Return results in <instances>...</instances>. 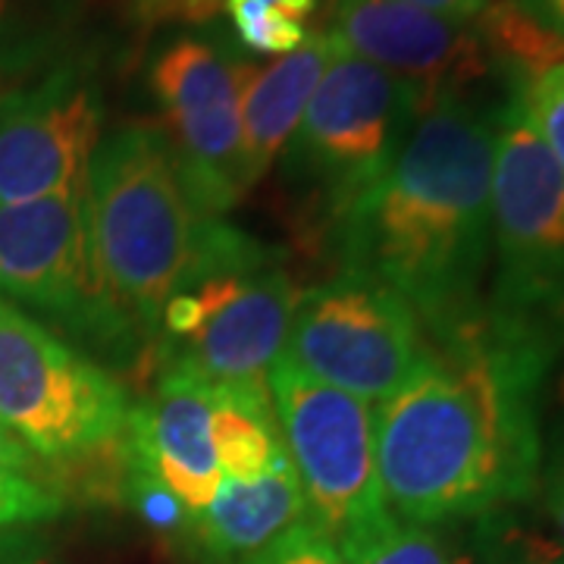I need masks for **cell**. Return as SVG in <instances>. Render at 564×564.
<instances>
[{
    "label": "cell",
    "mask_w": 564,
    "mask_h": 564,
    "mask_svg": "<svg viewBox=\"0 0 564 564\" xmlns=\"http://www.w3.org/2000/svg\"><path fill=\"white\" fill-rule=\"evenodd\" d=\"M564 343L477 317L430 339L417 373L373 408L389 514L411 527L467 524L527 505L540 477V392Z\"/></svg>",
    "instance_id": "6da1fadb"
},
{
    "label": "cell",
    "mask_w": 564,
    "mask_h": 564,
    "mask_svg": "<svg viewBox=\"0 0 564 564\" xmlns=\"http://www.w3.org/2000/svg\"><path fill=\"white\" fill-rule=\"evenodd\" d=\"M496 110L436 95L389 173L329 226L339 273L383 282L421 317L430 339L484 314L492 251Z\"/></svg>",
    "instance_id": "7a4b0ae2"
},
{
    "label": "cell",
    "mask_w": 564,
    "mask_h": 564,
    "mask_svg": "<svg viewBox=\"0 0 564 564\" xmlns=\"http://www.w3.org/2000/svg\"><path fill=\"white\" fill-rule=\"evenodd\" d=\"M88 217L107 289L154 358L163 304L180 289L204 223L161 129L129 122L101 139L88 163Z\"/></svg>",
    "instance_id": "3957f363"
},
{
    "label": "cell",
    "mask_w": 564,
    "mask_h": 564,
    "mask_svg": "<svg viewBox=\"0 0 564 564\" xmlns=\"http://www.w3.org/2000/svg\"><path fill=\"white\" fill-rule=\"evenodd\" d=\"M299 299L276 248L204 217L188 270L163 304L151 377L161 364H182L210 386L267 383Z\"/></svg>",
    "instance_id": "277c9868"
},
{
    "label": "cell",
    "mask_w": 564,
    "mask_h": 564,
    "mask_svg": "<svg viewBox=\"0 0 564 564\" xmlns=\"http://www.w3.org/2000/svg\"><path fill=\"white\" fill-rule=\"evenodd\" d=\"M0 299L25 304L113 364H144L151 373V345L113 302L98 263L88 182L39 202L0 204Z\"/></svg>",
    "instance_id": "5b68a950"
},
{
    "label": "cell",
    "mask_w": 564,
    "mask_h": 564,
    "mask_svg": "<svg viewBox=\"0 0 564 564\" xmlns=\"http://www.w3.org/2000/svg\"><path fill=\"white\" fill-rule=\"evenodd\" d=\"M489 214L496 282L486 314L564 339V173L514 85L496 110Z\"/></svg>",
    "instance_id": "8992f818"
},
{
    "label": "cell",
    "mask_w": 564,
    "mask_h": 564,
    "mask_svg": "<svg viewBox=\"0 0 564 564\" xmlns=\"http://www.w3.org/2000/svg\"><path fill=\"white\" fill-rule=\"evenodd\" d=\"M129 404L91 355L0 299V426L54 474L117 443Z\"/></svg>",
    "instance_id": "52a82bcc"
},
{
    "label": "cell",
    "mask_w": 564,
    "mask_h": 564,
    "mask_svg": "<svg viewBox=\"0 0 564 564\" xmlns=\"http://www.w3.org/2000/svg\"><path fill=\"white\" fill-rule=\"evenodd\" d=\"M421 101L411 82L336 51L285 158L289 176L307 185L329 226L389 173Z\"/></svg>",
    "instance_id": "ba28073f"
},
{
    "label": "cell",
    "mask_w": 564,
    "mask_h": 564,
    "mask_svg": "<svg viewBox=\"0 0 564 564\" xmlns=\"http://www.w3.org/2000/svg\"><path fill=\"white\" fill-rule=\"evenodd\" d=\"M307 524L343 549L389 518L377 470L373 404L276 358L267 373Z\"/></svg>",
    "instance_id": "9c48e42d"
},
{
    "label": "cell",
    "mask_w": 564,
    "mask_h": 564,
    "mask_svg": "<svg viewBox=\"0 0 564 564\" xmlns=\"http://www.w3.org/2000/svg\"><path fill=\"white\" fill-rule=\"evenodd\" d=\"M430 355L421 317L383 282L358 273L302 289L280 358L321 383L383 404Z\"/></svg>",
    "instance_id": "30bf717a"
},
{
    "label": "cell",
    "mask_w": 564,
    "mask_h": 564,
    "mask_svg": "<svg viewBox=\"0 0 564 564\" xmlns=\"http://www.w3.org/2000/svg\"><path fill=\"white\" fill-rule=\"evenodd\" d=\"M242 66L220 44L182 35L151 63L163 139L182 188L202 217H223L251 192L242 158Z\"/></svg>",
    "instance_id": "8fae6325"
},
{
    "label": "cell",
    "mask_w": 564,
    "mask_h": 564,
    "mask_svg": "<svg viewBox=\"0 0 564 564\" xmlns=\"http://www.w3.org/2000/svg\"><path fill=\"white\" fill-rule=\"evenodd\" d=\"M98 88L79 66H57L0 98V204L73 192L101 144Z\"/></svg>",
    "instance_id": "7c38bea8"
},
{
    "label": "cell",
    "mask_w": 564,
    "mask_h": 564,
    "mask_svg": "<svg viewBox=\"0 0 564 564\" xmlns=\"http://www.w3.org/2000/svg\"><path fill=\"white\" fill-rule=\"evenodd\" d=\"M329 35L345 54L411 82L421 104L436 95H467L499 73L474 22L402 0H336Z\"/></svg>",
    "instance_id": "4fadbf2b"
},
{
    "label": "cell",
    "mask_w": 564,
    "mask_h": 564,
    "mask_svg": "<svg viewBox=\"0 0 564 564\" xmlns=\"http://www.w3.org/2000/svg\"><path fill=\"white\" fill-rule=\"evenodd\" d=\"M122 448L195 521L223 484L210 443V383L182 364H161L151 395L129 404Z\"/></svg>",
    "instance_id": "5bb4252c"
},
{
    "label": "cell",
    "mask_w": 564,
    "mask_h": 564,
    "mask_svg": "<svg viewBox=\"0 0 564 564\" xmlns=\"http://www.w3.org/2000/svg\"><path fill=\"white\" fill-rule=\"evenodd\" d=\"M339 44L329 32H311L299 51L267 66H242V158L248 185L254 188L295 135L323 69Z\"/></svg>",
    "instance_id": "9a60e30c"
},
{
    "label": "cell",
    "mask_w": 564,
    "mask_h": 564,
    "mask_svg": "<svg viewBox=\"0 0 564 564\" xmlns=\"http://www.w3.org/2000/svg\"><path fill=\"white\" fill-rule=\"evenodd\" d=\"M304 521L302 489L285 464L258 480H223L185 536L210 564H251Z\"/></svg>",
    "instance_id": "2e32d148"
},
{
    "label": "cell",
    "mask_w": 564,
    "mask_h": 564,
    "mask_svg": "<svg viewBox=\"0 0 564 564\" xmlns=\"http://www.w3.org/2000/svg\"><path fill=\"white\" fill-rule=\"evenodd\" d=\"M210 443L223 480L245 484L289 464L267 383L210 386Z\"/></svg>",
    "instance_id": "e0dca14e"
},
{
    "label": "cell",
    "mask_w": 564,
    "mask_h": 564,
    "mask_svg": "<svg viewBox=\"0 0 564 564\" xmlns=\"http://www.w3.org/2000/svg\"><path fill=\"white\" fill-rule=\"evenodd\" d=\"M484 47L508 85L540 76L564 63V39L524 13L514 0H492L474 20Z\"/></svg>",
    "instance_id": "ac0fdd59"
},
{
    "label": "cell",
    "mask_w": 564,
    "mask_h": 564,
    "mask_svg": "<svg viewBox=\"0 0 564 564\" xmlns=\"http://www.w3.org/2000/svg\"><path fill=\"white\" fill-rule=\"evenodd\" d=\"M63 508L66 496L54 467L0 426V530L54 521Z\"/></svg>",
    "instance_id": "d6986e66"
},
{
    "label": "cell",
    "mask_w": 564,
    "mask_h": 564,
    "mask_svg": "<svg viewBox=\"0 0 564 564\" xmlns=\"http://www.w3.org/2000/svg\"><path fill=\"white\" fill-rule=\"evenodd\" d=\"M511 505L467 521V540L455 564H564V543L540 524H533Z\"/></svg>",
    "instance_id": "ffe728a7"
},
{
    "label": "cell",
    "mask_w": 564,
    "mask_h": 564,
    "mask_svg": "<svg viewBox=\"0 0 564 564\" xmlns=\"http://www.w3.org/2000/svg\"><path fill=\"white\" fill-rule=\"evenodd\" d=\"M339 552L345 564H455V555L440 533L402 524L392 514L383 524L345 543Z\"/></svg>",
    "instance_id": "44dd1931"
},
{
    "label": "cell",
    "mask_w": 564,
    "mask_h": 564,
    "mask_svg": "<svg viewBox=\"0 0 564 564\" xmlns=\"http://www.w3.org/2000/svg\"><path fill=\"white\" fill-rule=\"evenodd\" d=\"M226 17L232 20V29L251 54H270L285 57L299 51L307 41V29L299 20H289L267 0H223Z\"/></svg>",
    "instance_id": "7402d4cb"
},
{
    "label": "cell",
    "mask_w": 564,
    "mask_h": 564,
    "mask_svg": "<svg viewBox=\"0 0 564 564\" xmlns=\"http://www.w3.org/2000/svg\"><path fill=\"white\" fill-rule=\"evenodd\" d=\"M122 505H129L135 511L141 524L151 527L154 533H163V536H185L188 527H192V518L188 511L182 508V502L166 489V486L151 477L148 470H141L139 464L132 462L126 455V474H122Z\"/></svg>",
    "instance_id": "603a6c76"
},
{
    "label": "cell",
    "mask_w": 564,
    "mask_h": 564,
    "mask_svg": "<svg viewBox=\"0 0 564 564\" xmlns=\"http://www.w3.org/2000/svg\"><path fill=\"white\" fill-rule=\"evenodd\" d=\"M511 85L518 88L527 117L564 173V63L533 79L511 82Z\"/></svg>",
    "instance_id": "cb8c5ba5"
},
{
    "label": "cell",
    "mask_w": 564,
    "mask_h": 564,
    "mask_svg": "<svg viewBox=\"0 0 564 564\" xmlns=\"http://www.w3.org/2000/svg\"><path fill=\"white\" fill-rule=\"evenodd\" d=\"M536 496H540L549 524L555 527V536L564 543V377L562 386H558V402L552 411L549 430H543Z\"/></svg>",
    "instance_id": "d4e9b609"
},
{
    "label": "cell",
    "mask_w": 564,
    "mask_h": 564,
    "mask_svg": "<svg viewBox=\"0 0 564 564\" xmlns=\"http://www.w3.org/2000/svg\"><path fill=\"white\" fill-rule=\"evenodd\" d=\"M47 35L29 17L25 0H0V73H17L44 57Z\"/></svg>",
    "instance_id": "484cf974"
},
{
    "label": "cell",
    "mask_w": 564,
    "mask_h": 564,
    "mask_svg": "<svg viewBox=\"0 0 564 564\" xmlns=\"http://www.w3.org/2000/svg\"><path fill=\"white\" fill-rule=\"evenodd\" d=\"M251 564H345V555L339 552V545L323 536L317 527L304 521Z\"/></svg>",
    "instance_id": "4316f807"
},
{
    "label": "cell",
    "mask_w": 564,
    "mask_h": 564,
    "mask_svg": "<svg viewBox=\"0 0 564 564\" xmlns=\"http://www.w3.org/2000/svg\"><path fill=\"white\" fill-rule=\"evenodd\" d=\"M141 22H207L223 10V0H132Z\"/></svg>",
    "instance_id": "83f0119b"
},
{
    "label": "cell",
    "mask_w": 564,
    "mask_h": 564,
    "mask_svg": "<svg viewBox=\"0 0 564 564\" xmlns=\"http://www.w3.org/2000/svg\"><path fill=\"white\" fill-rule=\"evenodd\" d=\"M402 3L421 7V10H430V13H440V17H448V20L474 22L492 0H402Z\"/></svg>",
    "instance_id": "f1b7e54d"
},
{
    "label": "cell",
    "mask_w": 564,
    "mask_h": 564,
    "mask_svg": "<svg viewBox=\"0 0 564 564\" xmlns=\"http://www.w3.org/2000/svg\"><path fill=\"white\" fill-rule=\"evenodd\" d=\"M524 13L545 25L552 35L564 39V0H514Z\"/></svg>",
    "instance_id": "f546056e"
},
{
    "label": "cell",
    "mask_w": 564,
    "mask_h": 564,
    "mask_svg": "<svg viewBox=\"0 0 564 564\" xmlns=\"http://www.w3.org/2000/svg\"><path fill=\"white\" fill-rule=\"evenodd\" d=\"M0 564H44V558H39L22 540H13L7 536V530H0Z\"/></svg>",
    "instance_id": "4dcf8cb0"
},
{
    "label": "cell",
    "mask_w": 564,
    "mask_h": 564,
    "mask_svg": "<svg viewBox=\"0 0 564 564\" xmlns=\"http://www.w3.org/2000/svg\"><path fill=\"white\" fill-rule=\"evenodd\" d=\"M270 7H276L280 13H285L289 20L304 22L314 10H317V0H267Z\"/></svg>",
    "instance_id": "1f68e13d"
}]
</instances>
